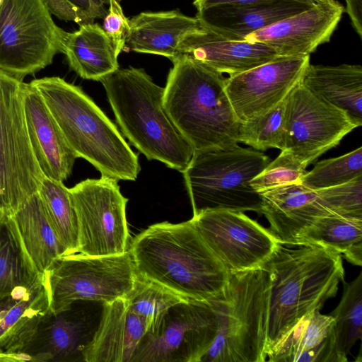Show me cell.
<instances>
[{"label": "cell", "instance_id": "cell-1", "mask_svg": "<svg viewBox=\"0 0 362 362\" xmlns=\"http://www.w3.org/2000/svg\"><path fill=\"white\" fill-rule=\"evenodd\" d=\"M136 272L187 300L209 302L230 274L190 220L150 226L130 243Z\"/></svg>", "mask_w": 362, "mask_h": 362}, {"label": "cell", "instance_id": "cell-2", "mask_svg": "<svg viewBox=\"0 0 362 362\" xmlns=\"http://www.w3.org/2000/svg\"><path fill=\"white\" fill-rule=\"evenodd\" d=\"M171 61L163 107L194 153L237 145L240 122L226 93V78L187 54Z\"/></svg>", "mask_w": 362, "mask_h": 362}, {"label": "cell", "instance_id": "cell-3", "mask_svg": "<svg viewBox=\"0 0 362 362\" xmlns=\"http://www.w3.org/2000/svg\"><path fill=\"white\" fill-rule=\"evenodd\" d=\"M42 96L66 142L78 158L101 176L134 181L140 173L138 156L116 125L78 86L58 76L30 83Z\"/></svg>", "mask_w": 362, "mask_h": 362}, {"label": "cell", "instance_id": "cell-4", "mask_svg": "<svg viewBox=\"0 0 362 362\" xmlns=\"http://www.w3.org/2000/svg\"><path fill=\"white\" fill-rule=\"evenodd\" d=\"M263 267L271 278L267 354L299 320L336 296L345 272L339 253L317 245H280Z\"/></svg>", "mask_w": 362, "mask_h": 362}, {"label": "cell", "instance_id": "cell-5", "mask_svg": "<svg viewBox=\"0 0 362 362\" xmlns=\"http://www.w3.org/2000/svg\"><path fill=\"white\" fill-rule=\"evenodd\" d=\"M116 122L129 141L148 160L182 173L194 151L163 107L164 88L144 69H117L100 80Z\"/></svg>", "mask_w": 362, "mask_h": 362}, {"label": "cell", "instance_id": "cell-6", "mask_svg": "<svg viewBox=\"0 0 362 362\" xmlns=\"http://www.w3.org/2000/svg\"><path fill=\"white\" fill-rule=\"evenodd\" d=\"M271 278L265 268L230 274L211 303L218 320L216 338L201 362L267 361Z\"/></svg>", "mask_w": 362, "mask_h": 362}, {"label": "cell", "instance_id": "cell-7", "mask_svg": "<svg viewBox=\"0 0 362 362\" xmlns=\"http://www.w3.org/2000/svg\"><path fill=\"white\" fill-rule=\"evenodd\" d=\"M269 162L260 151L238 144L194 152L182 173L193 215L218 209L261 214V197L250 182Z\"/></svg>", "mask_w": 362, "mask_h": 362}, {"label": "cell", "instance_id": "cell-8", "mask_svg": "<svg viewBox=\"0 0 362 362\" xmlns=\"http://www.w3.org/2000/svg\"><path fill=\"white\" fill-rule=\"evenodd\" d=\"M136 269L129 252L110 256L81 253L57 258L42 274V284L52 311L78 300L106 303L126 298Z\"/></svg>", "mask_w": 362, "mask_h": 362}, {"label": "cell", "instance_id": "cell-9", "mask_svg": "<svg viewBox=\"0 0 362 362\" xmlns=\"http://www.w3.org/2000/svg\"><path fill=\"white\" fill-rule=\"evenodd\" d=\"M66 34L43 0H1L0 69L21 80L35 74L63 53Z\"/></svg>", "mask_w": 362, "mask_h": 362}, {"label": "cell", "instance_id": "cell-10", "mask_svg": "<svg viewBox=\"0 0 362 362\" xmlns=\"http://www.w3.org/2000/svg\"><path fill=\"white\" fill-rule=\"evenodd\" d=\"M24 82L0 69V209L9 215L45 177L33 154L23 105Z\"/></svg>", "mask_w": 362, "mask_h": 362}, {"label": "cell", "instance_id": "cell-11", "mask_svg": "<svg viewBox=\"0 0 362 362\" xmlns=\"http://www.w3.org/2000/svg\"><path fill=\"white\" fill-rule=\"evenodd\" d=\"M69 189L77 217V253L100 257L128 252V199L122 194L118 181L104 176L88 178Z\"/></svg>", "mask_w": 362, "mask_h": 362}, {"label": "cell", "instance_id": "cell-12", "mask_svg": "<svg viewBox=\"0 0 362 362\" xmlns=\"http://www.w3.org/2000/svg\"><path fill=\"white\" fill-rule=\"evenodd\" d=\"M218 329L211 303L187 300L172 306L146 332L132 362H201Z\"/></svg>", "mask_w": 362, "mask_h": 362}, {"label": "cell", "instance_id": "cell-13", "mask_svg": "<svg viewBox=\"0 0 362 362\" xmlns=\"http://www.w3.org/2000/svg\"><path fill=\"white\" fill-rule=\"evenodd\" d=\"M357 127L344 111L300 82L286 98L284 150L307 168Z\"/></svg>", "mask_w": 362, "mask_h": 362}, {"label": "cell", "instance_id": "cell-14", "mask_svg": "<svg viewBox=\"0 0 362 362\" xmlns=\"http://www.w3.org/2000/svg\"><path fill=\"white\" fill-rule=\"evenodd\" d=\"M191 221L230 274L263 268L281 245L269 228L243 211L206 210Z\"/></svg>", "mask_w": 362, "mask_h": 362}, {"label": "cell", "instance_id": "cell-15", "mask_svg": "<svg viewBox=\"0 0 362 362\" xmlns=\"http://www.w3.org/2000/svg\"><path fill=\"white\" fill-rule=\"evenodd\" d=\"M309 64L310 55L281 56L226 78V93L238 122H247L283 101L301 81Z\"/></svg>", "mask_w": 362, "mask_h": 362}, {"label": "cell", "instance_id": "cell-16", "mask_svg": "<svg viewBox=\"0 0 362 362\" xmlns=\"http://www.w3.org/2000/svg\"><path fill=\"white\" fill-rule=\"evenodd\" d=\"M90 301L78 300L59 311L49 308L40 316L19 361H84V353L98 323L88 311Z\"/></svg>", "mask_w": 362, "mask_h": 362}, {"label": "cell", "instance_id": "cell-17", "mask_svg": "<svg viewBox=\"0 0 362 362\" xmlns=\"http://www.w3.org/2000/svg\"><path fill=\"white\" fill-rule=\"evenodd\" d=\"M343 12L337 0H318L304 11L247 35L245 40L265 44L283 57L310 55L329 41Z\"/></svg>", "mask_w": 362, "mask_h": 362}, {"label": "cell", "instance_id": "cell-18", "mask_svg": "<svg viewBox=\"0 0 362 362\" xmlns=\"http://www.w3.org/2000/svg\"><path fill=\"white\" fill-rule=\"evenodd\" d=\"M23 105L30 144L40 171L46 177L64 182L71 174L77 157L30 83H24Z\"/></svg>", "mask_w": 362, "mask_h": 362}, {"label": "cell", "instance_id": "cell-19", "mask_svg": "<svg viewBox=\"0 0 362 362\" xmlns=\"http://www.w3.org/2000/svg\"><path fill=\"white\" fill-rule=\"evenodd\" d=\"M261 214L269 230L282 245L298 246L303 233L319 218L333 214L320 202L316 191L302 184L259 192Z\"/></svg>", "mask_w": 362, "mask_h": 362}, {"label": "cell", "instance_id": "cell-20", "mask_svg": "<svg viewBox=\"0 0 362 362\" xmlns=\"http://www.w3.org/2000/svg\"><path fill=\"white\" fill-rule=\"evenodd\" d=\"M187 54L221 74H238L279 57L272 47L261 42L233 40L202 25L180 42L178 55ZM177 55V56H178Z\"/></svg>", "mask_w": 362, "mask_h": 362}, {"label": "cell", "instance_id": "cell-21", "mask_svg": "<svg viewBox=\"0 0 362 362\" xmlns=\"http://www.w3.org/2000/svg\"><path fill=\"white\" fill-rule=\"evenodd\" d=\"M310 5L294 0H271L243 4L216 5L197 11L200 24L233 40L305 11Z\"/></svg>", "mask_w": 362, "mask_h": 362}, {"label": "cell", "instance_id": "cell-22", "mask_svg": "<svg viewBox=\"0 0 362 362\" xmlns=\"http://www.w3.org/2000/svg\"><path fill=\"white\" fill-rule=\"evenodd\" d=\"M147 324L125 298L103 304L100 319L84 353V362H132Z\"/></svg>", "mask_w": 362, "mask_h": 362}, {"label": "cell", "instance_id": "cell-23", "mask_svg": "<svg viewBox=\"0 0 362 362\" xmlns=\"http://www.w3.org/2000/svg\"><path fill=\"white\" fill-rule=\"evenodd\" d=\"M334 319L313 310L303 316L267 354L272 362H341L335 349Z\"/></svg>", "mask_w": 362, "mask_h": 362}, {"label": "cell", "instance_id": "cell-24", "mask_svg": "<svg viewBox=\"0 0 362 362\" xmlns=\"http://www.w3.org/2000/svg\"><path fill=\"white\" fill-rule=\"evenodd\" d=\"M129 21L125 51L158 54L170 60L182 40L199 26L195 17L177 10L141 12Z\"/></svg>", "mask_w": 362, "mask_h": 362}, {"label": "cell", "instance_id": "cell-25", "mask_svg": "<svg viewBox=\"0 0 362 362\" xmlns=\"http://www.w3.org/2000/svg\"><path fill=\"white\" fill-rule=\"evenodd\" d=\"M301 83L333 106L344 111L358 127L362 125V67L309 64Z\"/></svg>", "mask_w": 362, "mask_h": 362}, {"label": "cell", "instance_id": "cell-26", "mask_svg": "<svg viewBox=\"0 0 362 362\" xmlns=\"http://www.w3.org/2000/svg\"><path fill=\"white\" fill-rule=\"evenodd\" d=\"M63 53L71 69L83 79L100 81L119 69V54L98 23H83L78 30L67 33Z\"/></svg>", "mask_w": 362, "mask_h": 362}, {"label": "cell", "instance_id": "cell-27", "mask_svg": "<svg viewBox=\"0 0 362 362\" xmlns=\"http://www.w3.org/2000/svg\"><path fill=\"white\" fill-rule=\"evenodd\" d=\"M7 216L13 221L25 250L40 274L66 255L47 218L37 192Z\"/></svg>", "mask_w": 362, "mask_h": 362}, {"label": "cell", "instance_id": "cell-28", "mask_svg": "<svg viewBox=\"0 0 362 362\" xmlns=\"http://www.w3.org/2000/svg\"><path fill=\"white\" fill-rule=\"evenodd\" d=\"M42 282L21 240L15 224L5 215L0 228V296L31 289Z\"/></svg>", "mask_w": 362, "mask_h": 362}, {"label": "cell", "instance_id": "cell-29", "mask_svg": "<svg viewBox=\"0 0 362 362\" xmlns=\"http://www.w3.org/2000/svg\"><path fill=\"white\" fill-rule=\"evenodd\" d=\"M317 245L362 266V219L335 214L322 216L301 235L298 245Z\"/></svg>", "mask_w": 362, "mask_h": 362}, {"label": "cell", "instance_id": "cell-30", "mask_svg": "<svg viewBox=\"0 0 362 362\" xmlns=\"http://www.w3.org/2000/svg\"><path fill=\"white\" fill-rule=\"evenodd\" d=\"M37 193L47 218L66 255L77 253V217L69 188L63 182L44 177Z\"/></svg>", "mask_w": 362, "mask_h": 362}, {"label": "cell", "instance_id": "cell-31", "mask_svg": "<svg viewBox=\"0 0 362 362\" xmlns=\"http://www.w3.org/2000/svg\"><path fill=\"white\" fill-rule=\"evenodd\" d=\"M343 283V293L337 308L331 313L335 349L341 362L355 343L362 338V272L352 281Z\"/></svg>", "mask_w": 362, "mask_h": 362}, {"label": "cell", "instance_id": "cell-32", "mask_svg": "<svg viewBox=\"0 0 362 362\" xmlns=\"http://www.w3.org/2000/svg\"><path fill=\"white\" fill-rule=\"evenodd\" d=\"M125 300L128 308L146 321V332H152L156 328L163 315L172 306L187 300L137 272L133 288Z\"/></svg>", "mask_w": 362, "mask_h": 362}, {"label": "cell", "instance_id": "cell-33", "mask_svg": "<svg viewBox=\"0 0 362 362\" xmlns=\"http://www.w3.org/2000/svg\"><path fill=\"white\" fill-rule=\"evenodd\" d=\"M286 98L269 111L240 123L238 143H243L257 151L269 148L284 150Z\"/></svg>", "mask_w": 362, "mask_h": 362}, {"label": "cell", "instance_id": "cell-34", "mask_svg": "<svg viewBox=\"0 0 362 362\" xmlns=\"http://www.w3.org/2000/svg\"><path fill=\"white\" fill-rule=\"evenodd\" d=\"M362 176V148L317 163L301 184L314 191L340 185Z\"/></svg>", "mask_w": 362, "mask_h": 362}, {"label": "cell", "instance_id": "cell-35", "mask_svg": "<svg viewBox=\"0 0 362 362\" xmlns=\"http://www.w3.org/2000/svg\"><path fill=\"white\" fill-rule=\"evenodd\" d=\"M306 172V168L289 151L282 150L250 184L259 193L282 186L301 184Z\"/></svg>", "mask_w": 362, "mask_h": 362}, {"label": "cell", "instance_id": "cell-36", "mask_svg": "<svg viewBox=\"0 0 362 362\" xmlns=\"http://www.w3.org/2000/svg\"><path fill=\"white\" fill-rule=\"evenodd\" d=\"M316 192L321 204L332 214L362 219V176Z\"/></svg>", "mask_w": 362, "mask_h": 362}, {"label": "cell", "instance_id": "cell-37", "mask_svg": "<svg viewBox=\"0 0 362 362\" xmlns=\"http://www.w3.org/2000/svg\"><path fill=\"white\" fill-rule=\"evenodd\" d=\"M121 0H109L107 11L103 18V30L112 40L118 54L125 51L129 33V21L125 16Z\"/></svg>", "mask_w": 362, "mask_h": 362}, {"label": "cell", "instance_id": "cell-38", "mask_svg": "<svg viewBox=\"0 0 362 362\" xmlns=\"http://www.w3.org/2000/svg\"><path fill=\"white\" fill-rule=\"evenodd\" d=\"M51 14L79 25L90 23L85 14L68 0H43Z\"/></svg>", "mask_w": 362, "mask_h": 362}, {"label": "cell", "instance_id": "cell-39", "mask_svg": "<svg viewBox=\"0 0 362 362\" xmlns=\"http://www.w3.org/2000/svg\"><path fill=\"white\" fill-rule=\"evenodd\" d=\"M80 9L90 23L97 18H103L107 11L109 0H68Z\"/></svg>", "mask_w": 362, "mask_h": 362}, {"label": "cell", "instance_id": "cell-40", "mask_svg": "<svg viewBox=\"0 0 362 362\" xmlns=\"http://www.w3.org/2000/svg\"><path fill=\"white\" fill-rule=\"evenodd\" d=\"M347 13L352 27L362 38V0H345Z\"/></svg>", "mask_w": 362, "mask_h": 362}, {"label": "cell", "instance_id": "cell-41", "mask_svg": "<svg viewBox=\"0 0 362 362\" xmlns=\"http://www.w3.org/2000/svg\"><path fill=\"white\" fill-rule=\"evenodd\" d=\"M271 0H194L193 4L197 11L216 5L221 4H251ZM300 1L308 5L313 6L316 4L318 0H294Z\"/></svg>", "mask_w": 362, "mask_h": 362}, {"label": "cell", "instance_id": "cell-42", "mask_svg": "<svg viewBox=\"0 0 362 362\" xmlns=\"http://www.w3.org/2000/svg\"><path fill=\"white\" fill-rule=\"evenodd\" d=\"M37 286L31 289L18 291L9 296H0V318H1L12 306H13Z\"/></svg>", "mask_w": 362, "mask_h": 362}, {"label": "cell", "instance_id": "cell-43", "mask_svg": "<svg viewBox=\"0 0 362 362\" xmlns=\"http://www.w3.org/2000/svg\"><path fill=\"white\" fill-rule=\"evenodd\" d=\"M4 216H5V214L2 211V210L0 209V228H1V223L3 222V220L4 218Z\"/></svg>", "mask_w": 362, "mask_h": 362}, {"label": "cell", "instance_id": "cell-44", "mask_svg": "<svg viewBox=\"0 0 362 362\" xmlns=\"http://www.w3.org/2000/svg\"><path fill=\"white\" fill-rule=\"evenodd\" d=\"M1 0H0V4H1Z\"/></svg>", "mask_w": 362, "mask_h": 362}]
</instances>
